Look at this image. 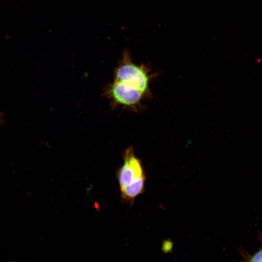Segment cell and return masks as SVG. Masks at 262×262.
<instances>
[{
    "instance_id": "cell-1",
    "label": "cell",
    "mask_w": 262,
    "mask_h": 262,
    "mask_svg": "<svg viewBox=\"0 0 262 262\" xmlns=\"http://www.w3.org/2000/svg\"><path fill=\"white\" fill-rule=\"evenodd\" d=\"M153 76L147 66L135 64L129 51L125 49L114 70L113 80L130 84L148 98L151 96L149 83Z\"/></svg>"
},
{
    "instance_id": "cell-2",
    "label": "cell",
    "mask_w": 262,
    "mask_h": 262,
    "mask_svg": "<svg viewBox=\"0 0 262 262\" xmlns=\"http://www.w3.org/2000/svg\"><path fill=\"white\" fill-rule=\"evenodd\" d=\"M103 95L109 100L112 108L120 107L135 112L140 110L142 102L147 98L132 85L114 80L105 86Z\"/></svg>"
},
{
    "instance_id": "cell-3",
    "label": "cell",
    "mask_w": 262,
    "mask_h": 262,
    "mask_svg": "<svg viewBox=\"0 0 262 262\" xmlns=\"http://www.w3.org/2000/svg\"><path fill=\"white\" fill-rule=\"evenodd\" d=\"M123 158V164L116 172L120 191L138 179L145 177L141 162L135 156L132 147L125 150Z\"/></svg>"
},
{
    "instance_id": "cell-4",
    "label": "cell",
    "mask_w": 262,
    "mask_h": 262,
    "mask_svg": "<svg viewBox=\"0 0 262 262\" xmlns=\"http://www.w3.org/2000/svg\"><path fill=\"white\" fill-rule=\"evenodd\" d=\"M146 177L140 178L121 191L122 199L126 203L132 204L135 198L145 191Z\"/></svg>"
},
{
    "instance_id": "cell-5",
    "label": "cell",
    "mask_w": 262,
    "mask_h": 262,
    "mask_svg": "<svg viewBox=\"0 0 262 262\" xmlns=\"http://www.w3.org/2000/svg\"><path fill=\"white\" fill-rule=\"evenodd\" d=\"M249 261L251 262H262V248L253 256H251Z\"/></svg>"
},
{
    "instance_id": "cell-6",
    "label": "cell",
    "mask_w": 262,
    "mask_h": 262,
    "mask_svg": "<svg viewBox=\"0 0 262 262\" xmlns=\"http://www.w3.org/2000/svg\"><path fill=\"white\" fill-rule=\"evenodd\" d=\"M3 116V115L0 113V126L2 125L4 122Z\"/></svg>"
}]
</instances>
